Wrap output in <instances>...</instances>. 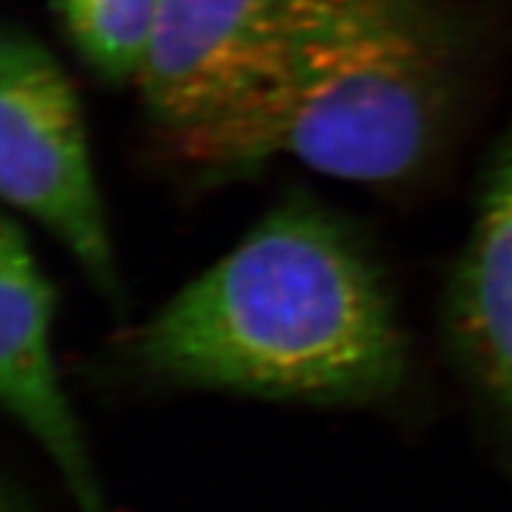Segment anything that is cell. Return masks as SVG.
<instances>
[{
	"instance_id": "7a4b0ae2",
	"label": "cell",
	"mask_w": 512,
	"mask_h": 512,
	"mask_svg": "<svg viewBox=\"0 0 512 512\" xmlns=\"http://www.w3.org/2000/svg\"><path fill=\"white\" fill-rule=\"evenodd\" d=\"M453 95L432 0H297L283 79L230 174L292 157L337 181H406L437 150Z\"/></svg>"
},
{
	"instance_id": "6da1fadb",
	"label": "cell",
	"mask_w": 512,
	"mask_h": 512,
	"mask_svg": "<svg viewBox=\"0 0 512 512\" xmlns=\"http://www.w3.org/2000/svg\"><path fill=\"white\" fill-rule=\"evenodd\" d=\"M126 358L174 387L342 406L392 396L408 344L373 254L294 197L140 325Z\"/></svg>"
},
{
	"instance_id": "3957f363",
	"label": "cell",
	"mask_w": 512,
	"mask_h": 512,
	"mask_svg": "<svg viewBox=\"0 0 512 512\" xmlns=\"http://www.w3.org/2000/svg\"><path fill=\"white\" fill-rule=\"evenodd\" d=\"M297 0H162L136 86L171 155L230 176L283 79Z\"/></svg>"
},
{
	"instance_id": "8992f818",
	"label": "cell",
	"mask_w": 512,
	"mask_h": 512,
	"mask_svg": "<svg viewBox=\"0 0 512 512\" xmlns=\"http://www.w3.org/2000/svg\"><path fill=\"white\" fill-rule=\"evenodd\" d=\"M55 287L10 214L0 230V399L67 484L79 512H110L53 351Z\"/></svg>"
},
{
	"instance_id": "52a82bcc",
	"label": "cell",
	"mask_w": 512,
	"mask_h": 512,
	"mask_svg": "<svg viewBox=\"0 0 512 512\" xmlns=\"http://www.w3.org/2000/svg\"><path fill=\"white\" fill-rule=\"evenodd\" d=\"M83 62L114 83L136 81L162 0H53Z\"/></svg>"
},
{
	"instance_id": "277c9868",
	"label": "cell",
	"mask_w": 512,
	"mask_h": 512,
	"mask_svg": "<svg viewBox=\"0 0 512 512\" xmlns=\"http://www.w3.org/2000/svg\"><path fill=\"white\" fill-rule=\"evenodd\" d=\"M0 195L67 249L93 290L121 309L117 254L76 91L27 34L0 50Z\"/></svg>"
},
{
	"instance_id": "5b68a950",
	"label": "cell",
	"mask_w": 512,
	"mask_h": 512,
	"mask_svg": "<svg viewBox=\"0 0 512 512\" xmlns=\"http://www.w3.org/2000/svg\"><path fill=\"white\" fill-rule=\"evenodd\" d=\"M444 332L496 465L512 477V124L479 178L446 285Z\"/></svg>"
},
{
	"instance_id": "ba28073f",
	"label": "cell",
	"mask_w": 512,
	"mask_h": 512,
	"mask_svg": "<svg viewBox=\"0 0 512 512\" xmlns=\"http://www.w3.org/2000/svg\"><path fill=\"white\" fill-rule=\"evenodd\" d=\"M0 512H31L27 498L19 494L12 486H5L3 498H0Z\"/></svg>"
}]
</instances>
